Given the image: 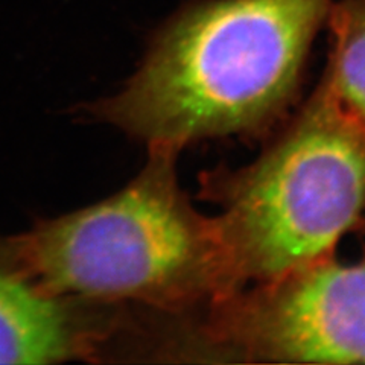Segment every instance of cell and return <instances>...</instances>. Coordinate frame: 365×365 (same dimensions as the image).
I'll return each instance as SVG.
<instances>
[{
	"label": "cell",
	"mask_w": 365,
	"mask_h": 365,
	"mask_svg": "<svg viewBox=\"0 0 365 365\" xmlns=\"http://www.w3.org/2000/svg\"><path fill=\"white\" fill-rule=\"evenodd\" d=\"M334 0H200L158 31L99 113L151 146L257 134L299 90Z\"/></svg>",
	"instance_id": "1"
},
{
	"label": "cell",
	"mask_w": 365,
	"mask_h": 365,
	"mask_svg": "<svg viewBox=\"0 0 365 365\" xmlns=\"http://www.w3.org/2000/svg\"><path fill=\"white\" fill-rule=\"evenodd\" d=\"M225 295L334 256L365 215V128L319 83L255 162L205 174ZM224 295V297H225Z\"/></svg>",
	"instance_id": "2"
},
{
	"label": "cell",
	"mask_w": 365,
	"mask_h": 365,
	"mask_svg": "<svg viewBox=\"0 0 365 365\" xmlns=\"http://www.w3.org/2000/svg\"><path fill=\"white\" fill-rule=\"evenodd\" d=\"M177 154L153 146L143 173L118 195L20 239L19 256L43 292L133 299L166 309L225 295L213 218L180 190Z\"/></svg>",
	"instance_id": "3"
},
{
	"label": "cell",
	"mask_w": 365,
	"mask_h": 365,
	"mask_svg": "<svg viewBox=\"0 0 365 365\" xmlns=\"http://www.w3.org/2000/svg\"><path fill=\"white\" fill-rule=\"evenodd\" d=\"M210 304L205 339L227 361L365 364V259L327 257Z\"/></svg>",
	"instance_id": "4"
},
{
	"label": "cell",
	"mask_w": 365,
	"mask_h": 365,
	"mask_svg": "<svg viewBox=\"0 0 365 365\" xmlns=\"http://www.w3.org/2000/svg\"><path fill=\"white\" fill-rule=\"evenodd\" d=\"M73 329L53 297L0 271V364H48L75 353Z\"/></svg>",
	"instance_id": "5"
},
{
	"label": "cell",
	"mask_w": 365,
	"mask_h": 365,
	"mask_svg": "<svg viewBox=\"0 0 365 365\" xmlns=\"http://www.w3.org/2000/svg\"><path fill=\"white\" fill-rule=\"evenodd\" d=\"M326 23L332 44L322 84L365 128V0H334Z\"/></svg>",
	"instance_id": "6"
}]
</instances>
